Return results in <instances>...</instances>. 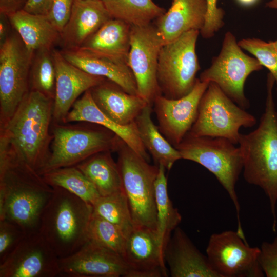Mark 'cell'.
<instances>
[{"mask_svg":"<svg viewBox=\"0 0 277 277\" xmlns=\"http://www.w3.org/2000/svg\"><path fill=\"white\" fill-rule=\"evenodd\" d=\"M53 191L26 163L0 149V220L18 224L26 234L38 231Z\"/></svg>","mask_w":277,"mask_h":277,"instance_id":"obj_1","label":"cell"},{"mask_svg":"<svg viewBox=\"0 0 277 277\" xmlns=\"http://www.w3.org/2000/svg\"><path fill=\"white\" fill-rule=\"evenodd\" d=\"M54 100L29 90L12 116L0 126V148L41 174L49 156Z\"/></svg>","mask_w":277,"mask_h":277,"instance_id":"obj_2","label":"cell"},{"mask_svg":"<svg viewBox=\"0 0 277 277\" xmlns=\"http://www.w3.org/2000/svg\"><path fill=\"white\" fill-rule=\"evenodd\" d=\"M275 80L269 73L265 110L258 127L241 134L239 141L243 159V176L250 184L260 187L269 201L276 230L277 203V110L273 97Z\"/></svg>","mask_w":277,"mask_h":277,"instance_id":"obj_3","label":"cell"},{"mask_svg":"<svg viewBox=\"0 0 277 277\" xmlns=\"http://www.w3.org/2000/svg\"><path fill=\"white\" fill-rule=\"evenodd\" d=\"M53 188L52 195L42 213L38 231L62 258L75 252L87 241L93 207L62 188Z\"/></svg>","mask_w":277,"mask_h":277,"instance_id":"obj_4","label":"cell"},{"mask_svg":"<svg viewBox=\"0 0 277 277\" xmlns=\"http://www.w3.org/2000/svg\"><path fill=\"white\" fill-rule=\"evenodd\" d=\"M235 145L225 138L195 136L188 133L175 147L182 159L201 165L215 176L234 205L238 219L236 231L244 238L235 191L236 182L243 169V159L239 146Z\"/></svg>","mask_w":277,"mask_h":277,"instance_id":"obj_5","label":"cell"},{"mask_svg":"<svg viewBox=\"0 0 277 277\" xmlns=\"http://www.w3.org/2000/svg\"><path fill=\"white\" fill-rule=\"evenodd\" d=\"M118 167L134 226L156 230L155 183L159 166L148 163L123 141L118 148Z\"/></svg>","mask_w":277,"mask_h":277,"instance_id":"obj_6","label":"cell"},{"mask_svg":"<svg viewBox=\"0 0 277 277\" xmlns=\"http://www.w3.org/2000/svg\"><path fill=\"white\" fill-rule=\"evenodd\" d=\"M255 117L230 98L213 82H210L199 107L196 119L190 134L195 136L223 137L238 144L240 128H251Z\"/></svg>","mask_w":277,"mask_h":277,"instance_id":"obj_7","label":"cell"},{"mask_svg":"<svg viewBox=\"0 0 277 277\" xmlns=\"http://www.w3.org/2000/svg\"><path fill=\"white\" fill-rule=\"evenodd\" d=\"M199 30L184 33L175 39L164 44L158 60L157 80L162 94L177 99L193 88L200 66L196 53Z\"/></svg>","mask_w":277,"mask_h":277,"instance_id":"obj_8","label":"cell"},{"mask_svg":"<svg viewBox=\"0 0 277 277\" xmlns=\"http://www.w3.org/2000/svg\"><path fill=\"white\" fill-rule=\"evenodd\" d=\"M48 160L41 175L50 170L73 166L101 152L116 150L121 140L106 129L54 123Z\"/></svg>","mask_w":277,"mask_h":277,"instance_id":"obj_9","label":"cell"},{"mask_svg":"<svg viewBox=\"0 0 277 277\" xmlns=\"http://www.w3.org/2000/svg\"><path fill=\"white\" fill-rule=\"evenodd\" d=\"M263 67L255 57L242 50L234 35L228 31L225 34L219 54L201 73L199 80L215 83L235 103L246 109L250 103L244 94L245 82L251 73Z\"/></svg>","mask_w":277,"mask_h":277,"instance_id":"obj_10","label":"cell"},{"mask_svg":"<svg viewBox=\"0 0 277 277\" xmlns=\"http://www.w3.org/2000/svg\"><path fill=\"white\" fill-rule=\"evenodd\" d=\"M33 55L14 30L0 45V126L12 116L29 91Z\"/></svg>","mask_w":277,"mask_h":277,"instance_id":"obj_11","label":"cell"},{"mask_svg":"<svg viewBox=\"0 0 277 277\" xmlns=\"http://www.w3.org/2000/svg\"><path fill=\"white\" fill-rule=\"evenodd\" d=\"M210 264L220 277H262L260 248L251 247L237 231L212 234L206 248Z\"/></svg>","mask_w":277,"mask_h":277,"instance_id":"obj_12","label":"cell"},{"mask_svg":"<svg viewBox=\"0 0 277 277\" xmlns=\"http://www.w3.org/2000/svg\"><path fill=\"white\" fill-rule=\"evenodd\" d=\"M164 45L155 25L131 26L128 65L135 78L138 95L149 104L161 94L157 80L159 55Z\"/></svg>","mask_w":277,"mask_h":277,"instance_id":"obj_13","label":"cell"},{"mask_svg":"<svg viewBox=\"0 0 277 277\" xmlns=\"http://www.w3.org/2000/svg\"><path fill=\"white\" fill-rule=\"evenodd\" d=\"M61 275L59 257L40 233L25 235L0 263V277H55Z\"/></svg>","mask_w":277,"mask_h":277,"instance_id":"obj_14","label":"cell"},{"mask_svg":"<svg viewBox=\"0 0 277 277\" xmlns=\"http://www.w3.org/2000/svg\"><path fill=\"white\" fill-rule=\"evenodd\" d=\"M209 83L197 78L192 90L182 97L171 99L161 94L154 100L159 129L174 147L183 141L194 123Z\"/></svg>","mask_w":277,"mask_h":277,"instance_id":"obj_15","label":"cell"},{"mask_svg":"<svg viewBox=\"0 0 277 277\" xmlns=\"http://www.w3.org/2000/svg\"><path fill=\"white\" fill-rule=\"evenodd\" d=\"M61 275L68 277H129L121 255L87 240L72 254L59 258Z\"/></svg>","mask_w":277,"mask_h":277,"instance_id":"obj_16","label":"cell"},{"mask_svg":"<svg viewBox=\"0 0 277 277\" xmlns=\"http://www.w3.org/2000/svg\"><path fill=\"white\" fill-rule=\"evenodd\" d=\"M122 257L129 269V277L168 276L164 251L156 230L134 226L127 236Z\"/></svg>","mask_w":277,"mask_h":277,"instance_id":"obj_17","label":"cell"},{"mask_svg":"<svg viewBox=\"0 0 277 277\" xmlns=\"http://www.w3.org/2000/svg\"><path fill=\"white\" fill-rule=\"evenodd\" d=\"M53 53L56 71L53 120L62 124L79 96L106 79L89 74L72 64L61 51L53 49Z\"/></svg>","mask_w":277,"mask_h":277,"instance_id":"obj_18","label":"cell"},{"mask_svg":"<svg viewBox=\"0 0 277 277\" xmlns=\"http://www.w3.org/2000/svg\"><path fill=\"white\" fill-rule=\"evenodd\" d=\"M164 255L172 277H220L207 256L199 250L179 226L172 233Z\"/></svg>","mask_w":277,"mask_h":277,"instance_id":"obj_19","label":"cell"},{"mask_svg":"<svg viewBox=\"0 0 277 277\" xmlns=\"http://www.w3.org/2000/svg\"><path fill=\"white\" fill-rule=\"evenodd\" d=\"M111 18L102 0H73L69 19L60 33L62 50L78 49Z\"/></svg>","mask_w":277,"mask_h":277,"instance_id":"obj_20","label":"cell"},{"mask_svg":"<svg viewBox=\"0 0 277 277\" xmlns=\"http://www.w3.org/2000/svg\"><path fill=\"white\" fill-rule=\"evenodd\" d=\"M89 90L101 111L122 126L134 123L143 109L149 104L138 95L128 93L107 80Z\"/></svg>","mask_w":277,"mask_h":277,"instance_id":"obj_21","label":"cell"},{"mask_svg":"<svg viewBox=\"0 0 277 277\" xmlns=\"http://www.w3.org/2000/svg\"><path fill=\"white\" fill-rule=\"evenodd\" d=\"M61 52L67 61L87 73L104 77L126 92L138 95L136 83L128 64L81 49Z\"/></svg>","mask_w":277,"mask_h":277,"instance_id":"obj_22","label":"cell"},{"mask_svg":"<svg viewBox=\"0 0 277 277\" xmlns=\"http://www.w3.org/2000/svg\"><path fill=\"white\" fill-rule=\"evenodd\" d=\"M206 0H172L169 9L155 24L164 44L191 30L203 28L207 14Z\"/></svg>","mask_w":277,"mask_h":277,"instance_id":"obj_23","label":"cell"},{"mask_svg":"<svg viewBox=\"0 0 277 277\" xmlns=\"http://www.w3.org/2000/svg\"><path fill=\"white\" fill-rule=\"evenodd\" d=\"M84 122L101 125L112 132L136 153L148 161V155L140 137L135 122L121 125L107 116L94 103L89 90L73 105L64 123Z\"/></svg>","mask_w":277,"mask_h":277,"instance_id":"obj_24","label":"cell"},{"mask_svg":"<svg viewBox=\"0 0 277 277\" xmlns=\"http://www.w3.org/2000/svg\"><path fill=\"white\" fill-rule=\"evenodd\" d=\"M131 26L111 18L89 36L78 48L128 64Z\"/></svg>","mask_w":277,"mask_h":277,"instance_id":"obj_25","label":"cell"},{"mask_svg":"<svg viewBox=\"0 0 277 277\" xmlns=\"http://www.w3.org/2000/svg\"><path fill=\"white\" fill-rule=\"evenodd\" d=\"M12 28L31 54L44 49H53L60 43V32L46 15L34 14L24 10L8 15Z\"/></svg>","mask_w":277,"mask_h":277,"instance_id":"obj_26","label":"cell"},{"mask_svg":"<svg viewBox=\"0 0 277 277\" xmlns=\"http://www.w3.org/2000/svg\"><path fill=\"white\" fill-rule=\"evenodd\" d=\"M151 105L148 104L135 120L140 137L158 165L170 170L182 159L179 151L165 138L151 118Z\"/></svg>","mask_w":277,"mask_h":277,"instance_id":"obj_27","label":"cell"},{"mask_svg":"<svg viewBox=\"0 0 277 277\" xmlns=\"http://www.w3.org/2000/svg\"><path fill=\"white\" fill-rule=\"evenodd\" d=\"M75 166L92 183L101 196L123 190L117 164L110 151L97 153Z\"/></svg>","mask_w":277,"mask_h":277,"instance_id":"obj_28","label":"cell"},{"mask_svg":"<svg viewBox=\"0 0 277 277\" xmlns=\"http://www.w3.org/2000/svg\"><path fill=\"white\" fill-rule=\"evenodd\" d=\"M159 172L155 183L156 208V232L164 251L172 233L181 222L182 216L170 200L167 189L165 168L158 165Z\"/></svg>","mask_w":277,"mask_h":277,"instance_id":"obj_29","label":"cell"},{"mask_svg":"<svg viewBox=\"0 0 277 277\" xmlns=\"http://www.w3.org/2000/svg\"><path fill=\"white\" fill-rule=\"evenodd\" d=\"M111 17L131 26L150 24L166 10L152 0H102Z\"/></svg>","mask_w":277,"mask_h":277,"instance_id":"obj_30","label":"cell"},{"mask_svg":"<svg viewBox=\"0 0 277 277\" xmlns=\"http://www.w3.org/2000/svg\"><path fill=\"white\" fill-rule=\"evenodd\" d=\"M42 175L52 187L62 188L92 206L101 196L92 183L75 166L50 170Z\"/></svg>","mask_w":277,"mask_h":277,"instance_id":"obj_31","label":"cell"},{"mask_svg":"<svg viewBox=\"0 0 277 277\" xmlns=\"http://www.w3.org/2000/svg\"><path fill=\"white\" fill-rule=\"evenodd\" d=\"M96 215L116 226L127 238L134 227L128 201L124 191L101 196L92 205Z\"/></svg>","mask_w":277,"mask_h":277,"instance_id":"obj_32","label":"cell"},{"mask_svg":"<svg viewBox=\"0 0 277 277\" xmlns=\"http://www.w3.org/2000/svg\"><path fill=\"white\" fill-rule=\"evenodd\" d=\"M53 49L36 51L33 55L29 72V90L41 93L54 99L56 71Z\"/></svg>","mask_w":277,"mask_h":277,"instance_id":"obj_33","label":"cell"},{"mask_svg":"<svg viewBox=\"0 0 277 277\" xmlns=\"http://www.w3.org/2000/svg\"><path fill=\"white\" fill-rule=\"evenodd\" d=\"M126 237L115 225L93 211L87 230V240L93 241L122 256Z\"/></svg>","mask_w":277,"mask_h":277,"instance_id":"obj_34","label":"cell"},{"mask_svg":"<svg viewBox=\"0 0 277 277\" xmlns=\"http://www.w3.org/2000/svg\"><path fill=\"white\" fill-rule=\"evenodd\" d=\"M238 45L247 51L266 67L274 78L277 91V53L272 41L266 42L259 38H244L239 41Z\"/></svg>","mask_w":277,"mask_h":277,"instance_id":"obj_35","label":"cell"},{"mask_svg":"<svg viewBox=\"0 0 277 277\" xmlns=\"http://www.w3.org/2000/svg\"><path fill=\"white\" fill-rule=\"evenodd\" d=\"M26 234L18 224L6 220H0V263L13 251Z\"/></svg>","mask_w":277,"mask_h":277,"instance_id":"obj_36","label":"cell"},{"mask_svg":"<svg viewBox=\"0 0 277 277\" xmlns=\"http://www.w3.org/2000/svg\"><path fill=\"white\" fill-rule=\"evenodd\" d=\"M207 14L205 22L200 31L202 36L206 39L212 37L224 25L225 11L217 7V0H206Z\"/></svg>","mask_w":277,"mask_h":277,"instance_id":"obj_37","label":"cell"},{"mask_svg":"<svg viewBox=\"0 0 277 277\" xmlns=\"http://www.w3.org/2000/svg\"><path fill=\"white\" fill-rule=\"evenodd\" d=\"M258 261L264 275L277 277V237L271 242L262 243Z\"/></svg>","mask_w":277,"mask_h":277,"instance_id":"obj_38","label":"cell"},{"mask_svg":"<svg viewBox=\"0 0 277 277\" xmlns=\"http://www.w3.org/2000/svg\"><path fill=\"white\" fill-rule=\"evenodd\" d=\"M73 0H52L46 15L61 33L68 21Z\"/></svg>","mask_w":277,"mask_h":277,"instance_id":"obj_39","label":"cell"},{"mask_svg":"<svg viewBox=\"0 0 277 277\" xmlns=\"http://www.w3.org/2000/svg\"><path fill=\"white\" fill-rule=\"evenodd\" d=\"M29 0H0V13L9 15L23 10Z\"/></svg>","mask_w":277,"mask_h":277,"instance_id":"obj_40","label":"cell"},{"mask_svg":"<svg viewBox=\"0 0 277 277\" xmlns=\"http://www.w3.org/2000/svg\"><path fill=\"white\" fill-rule=\"evenodd\" d=\"M52 0H29L24 10L34 14L46 15Z\"/></svg>","mask_w":277,"mask_h":277,"instance_id":"obj_41","label":"cell"},{"mask_svg":"<svg viewBox=\"0 0 277 277\" xmlns=\"http://www.w3.org/2000/svg\"><path fill=\"white\" fill-rule=\"evenodd\" d=\"M12 27L7 15L0 13V45L2 44L12 33Z\"/></svg>","mask_w":277,"mask_h":277,"instance_id":"obj_42","label":"cell"},{"mask_svg":"<svg viewBox=\"0 0 277 277\" xmlns=\"http://www.w3.org/2000/svg\"><path fill=\"white\" fill-rule=\"evenodd\" d=\"M241 6L243 7H251L255 5L259 0H235Z\"/></svg>","mask_w":277,"mask_h":277,"instance_id":"obj_43","label":"cell"},{"mask_svg":"<svg viewBox=\"0 0 277 277\" xmlns=\"http://www.w3.org/2000/svg\"><path fill=\"white\" fill-rule=\"evenodd\" d=\"M266 7L277 9V0H271L266 3Z\"/></svg>","mask_w":277,"mask_h":277,"instance_id":"obj_44","label":"cell"},{"mask_svg":"<svg viewBox=\"0 0 277 277\" xmlns=\"http://www.w3.org/2000/svg\"><path fill=\"white\" fill-rule=\"evenodd\" d=\"M272 43L274 49H275L276 52L277 53V40L274 42L272 41Z\"/></svg>","mask_w":277,"mask_h":277,"instance_id":"obj_45","label":"cell"}]
</instances>
